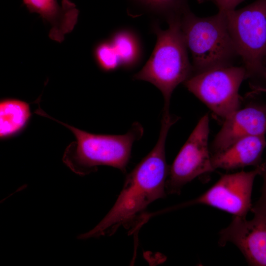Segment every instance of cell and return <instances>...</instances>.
<instances>
[{
  "mask_svg": "<svg viewBox=\"0 0 266 266\" xmlns=\"http://www.w3.org/2000/svg\"><path fill=\"white\" fill-rule=\"evenodd\" d=\"M31 12L38 14L50 26L49 36L51 39L61 42L66 34L76 25L79 11L69 0H23Z\"/></svg>",
  "mask_w": 266,
  "mask_h": 266,
  "instance_id": "obj_11",
  "label": "cell"
},
{
  "mask_svg": "<svg viewBox=\"0 0 266 266\" xmlns=\"http://www.w3.org/2000/svg\"><path fill=\"white\" fill-rule=\"evenodd\" d=\"M218 244L231 243L251 266H266V215L255 213L246 217L233 216L230 224L219 233Z\"/></svg>",
  "mask_w": 266,
  "mask_h": 266,
  "instance_id": "obj_9",
  "label": "cell"
},
{
  "mask_svg": "<svg viewBox=\"0 0 266 266\" xmlns=\"http://www.w3.org/2000/svg\"><path fill=\"white\" fill-rule=\"evenodd\" d=\"M180 20L168 21L169 27L166 30L154 25L153 31L157 35L155 47L145 66L133 76L134 79L152 83L161 91L164 99L163 113L166 114L169 113L174 90L193 74Z\"/></svg>",
  "mask_w": 266,
  "mask_h": 266,
  "instance_id": "obj_3",
  "label": "cell"
},
{
  "mask_svg": "<svg viewBox=\"0 0 266 266\" xmlns=\"http://www.w3.org/2000/svg\"><path fill=\"white\" fill-rule=\"evenodd\" d=\"M180 25L192 55L193 74L233 66L238 56L229 33L226 13L218 11L213 16L200 17L190 10L181 17Z\"/></svg>",
  "mask_w": 266,
  "mask_h": 266,
  "instance_id": "obj_4",
  "label": "cell"
},
{
  "mask_svg": "<svg viewBox=\"0 0 266 266\" xmlns=\"http://www.w3.org/2000/svg\"><path fill=\"white\" fill-rule=\"evenodd\" d=\"M31 116L30 105L15 99H5L0 102V138L4 139L20 133Z\"/></svg>",
  "mask_w": 266,
  "mask_h": 266,
  "instance_id": "obj_13",
  "label": "cell"
},
{
  "mask_svg": "<svg viewBox=\"0 0 266 266\" xmlns=\"http://www.w3.org/2000/svg\"><path fill=\"white\" fill-rule=\"evenodd\" d=\"M138 8L161 16L167 22L180 19L190 10L189 0H129Z\"/></svg>",
  "mask_w": 266,
  "mask_h": 266,
  "instance_id": "obj_14",
  "label": "cell"
},
{
  "mask_svg": "<svg viewBox=\"0 0 266 266\" xmlns=\"http://www.w3.org/2000/svg\"><path fill=\"white\" fill-rule=\"evenodd\" d=\"M94 54L98 65L104 71H111L121 66L120 58L111 41L98 44Z\"/></svg>",
  "mask_w": 266,
  "mask_h": 266,
  "instance_id": "obj_16",
  "label": "cell"
},
{
  "mask_svg": "<svg viewBox=\"0 0 266 266\" xmlns=\"http://www.w3.org/2000/svg\"><path fill=\"white\" fill-rule=\"evenodd\" d=\"M201 3L211 2L218 8L219 11L228 12L235 9L236 7L245 0H197Z\"/></svg>",
  "mask_w": 266,
  "mask_h": 266,
  "instance_id": "obj_18",
  "label": "cell"
},
{
  "mask_svg": "<svg viewBox=\"0 0 266 266\" xmlns=\"http://www.w3.org/2000/svg\"><path fill=\"white\" fill-rule=\"evenodd\" d=\"M261 165L249 171L224 174L204 193L197 198L171 209L193 205H204L231 214L246 217L251 210V196L256 177L260 174Z\"/></svg>",
  "mask_w": 266,
  "mask_h": 266,
  "instance_id": "obj_8",
  "label": "cell"
},
{
  "mask_svg": "<svg viewBox=\"0 0 266 266\" xmlns=\"http://www.w3.org/2000/svg\"><path fill=\"white\" fill-rule=\"evenodd\" d=\"M246 79L243 66H231L193 74L183 84L214 113L225 119L240 108L239 89Z\"/></svg>",
  "mask_w": 266,
  "mask_h": 266,
  "instance_id": "obj_6",
  "label": "cell"
},
{
  "mask_svg": "<svg viewBox=\"0 0 266 266\" xmlns=\"http://www.w3.org/2000/svg\"><path fill=\"white\" fill-rule=\"evenodd\" d=\"M110 41L119 56L121 66L130 68L136 64L140 48L134 34L129 30H120L113 34Z\"/></svg>",
  "mask_w": 266,
  "mask_h": 266,
  "instance_id": "obj_15",
  "label": "cell"
},
{
  "mask_svg": "<svg viewBox=\"0 0 266 266\" xmlns=\"http://www.w3.org/2000/svg\"><path fill=\"white\" fill-rule=\"evenodd\" d=\"M266 147L265 135H252L241 138L225 150L211 155L212 166L230 170L249 166H259Z\"/></svg>",
  "mask_w": 266,
  "mask_h": 266,
  "instance_id": "obj_12",
  "label": "cell"
},
{
  "mask_svg": "<svg viewBox=\"0 0 266 266\" xmlns=\"http://www.w3.org/2000/svg\"><path fill=\"white\" fill-rule=\"evenodd\" d=\"M209 116L198 122L172 164L169 166L166 184L167 194H179L186 184L214 169L208 146Z\"/></svg>",
  "mask_w": 266,
  "mask_h": 266,
  "instance_id": "obj_7",
  "label": "cell"
},
{
  "mask_svg": "<svg viewBox=\"0 0 266 266\" xmlns=\"http://www.w3.org/2000/svg\"><path fill=\"white\" fill-rule=\"evenodd\" d=\"M265 80L266 81V75H265Z\"/></svg>",
  "mask_w": 266,
  "mask_h": 266,
  "instance_id": "obj_19",
  "label": "cell"
},
{
  "mask_svg": "<svg viewBox=\"0 0 266 266\" xmlns=\"http://www.w3.org/2000/svg\"><path fill=\"white\" fill-rule=\"evenodd\" d=\"M260 174L263 178V185L261 194L258 200L252 204L251 211L253 213L262 214L266 215V158L261 165Z\"/></svg>",
  "mask_w": 266,
  "mask_h": 266,
  "instance_id": "obj_17",
  "label": "cell"
},
{
  "mask_svg": "<svg viewBox=\"0 0 266 266\" xmlns=\"http://www.w3.org/2000/svg\"><path fill=\"white\" fill-rule=\"evenodd\" d=\"M35 113L62 124L74 134L75 140L66 148L63 161L73 172L79 175L94 172L99 166H112L125 172L133 144L143 134V128L138 122H134L125 134H95L50 116L39 106Z\"/></svg>",
  "mask_w": 266,
  "mask_h": 266,
  "instance_id": "obj_2",
  "label": "cell"
},
{
  "mask_svg": "<svg viewBox=\"0 0 266 266\" xmlns=\"http://www.w3.org/2000/svg\"><path fill=\"white\" fill-rule=\"evenodd\" d=\"M210 147L211 155L245 137L266 134V104L251 103L224 119Z\"/></svg>",
  "mask_w": 266,
  "mask_h": 266,
  "instance_id": "obj_10",
  "label": "cell"
},
{
  "mask_svg": "<svg viewBox=\"0 0 266 266\" xmlns=\"http://www.w3.org/2000/svg\"><path fill=\"white\" fill-rule=\"evenodd\" d=\"M228 29L247 79H265L266 0L226 13Z\"/></svg>",
  "mask_w": 266,
  "mask_h": 266,
  "instance_id": "obj_5",
  "label": "cell"
},
{
  "mask_svg": "<svg viewBox=\"0 0 266 266\" xmlns=\"http://www.w3.org/2000/svg\"><path fill=\"white\" fill-rule=\"evenodd\" d=\"M176 123L164 117L157 142L152 150L126 176L123 187L112 208L89 232L78 238L87 239L113 234L121 227L136 230L144 222V211L153 201L166 197V184L169 166L166 158V139Z\"/></svg>",
  "mask_w": 266,
  "mask_h": 266,
  "instance_id": "obj_1",
  "label": "cell"
}]
</instances>
